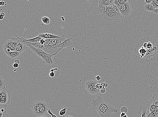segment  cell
<instances>
[{
	"mask_svg": "<svg viewBox=\"0 0 158 117\" xmlns=\"http://www.w3.org/2000/svg\"><path fill=\"white\" fill-rule=\"evenodd\" d=\"M134 58L137 63L146 65L158 60V37L153 35L142 38L136 44Z\"/></svg>",
	"mask_w": 158,
	"mask_h": 117,
	"instance_id": "cell-1",
	"label": "cell"
},
{
	"mask_svg": "<svg viewBox=\"0 0 158 117\" xmlns=\"http://www.w3.org/2000/svg\"><path fill=\"white\" fill-rule=\"evenodd\" d=\"M91 103L92 107L101 117H110L113 113L118 112V108L108 102L100 96L92 99Z\"/></svg>",
	"mask_w": 158,
	"mask_h": 117,
	"instance_id": "cell-2",
	"label": "cell"
},
{
	"mask_svg": "<svg viewBox=\"0 0 158 117\" xmlns=\"http://www.w3.org/2000/svg\"><path fill=\"white\" fill-rule=\"evenodd\" d=\"M66 40L64 35L61 36L59 38L45 39V43L42 50L50 54L56 55L62 50L60 45Z\"/></svg>",
	"mask_w": 158,
	"mask_h": 117,
	"instance_id": "cell-3",
	"label": "cell"
},
{
	"mask_svg": "<svg viewBox=\"0 0 158 117\" xmlns=\"http://www.w3.org/2000/svg\"><path fill=\"white\" fill-rule=\"evenodd\" d=\"M28 47L35 55L41 58L44 64L48 65H50L53 64L52 57L54 55L46 53L40 48H36L31 46H28Z\"/></svg>",
	"mask_w": 158,
	"mask_h": 117,
	"instance_id": "cell-4",
	"label": "cell"
},
{
	"mask_svg": "<svg viewBox=\"0 0 158 117\" xmlns=\"http://www.w3.org/2000/svg\"><path fill=\"white\" fill-rule=\"evenodd\" d=\"M121 15L127 17L130 14L132 9V4L130 2H128L125 4L117 6Z\"/></svg>",
	"mask_w": 158,
	"mask_h": 117,
	"instance_id": "cell-5",
	"label": "cell"
},
{
	"mask_svg": "<svg viewBox=\"0 0 158 117\" xmlns=\"http://www.w3.org/2000/svg\"><path fill=\"white\" fill-rule=\"evenodd\" d=\"M97 83L96 81L93 80H90L86 83V88L89 94L94 95L99 92L100 90L96 88Z\"/></svg>",
	"mask_w": 158,
	"mask_h": 117,
	"instance_id": "cell-6",
	"label": "cell"
},
{
	"mask_svg": "<svg viewBox=\"0 0 158 117\" xmlns=\"http://www.w3.org/2000/svg\"><path fill=\"white\" fill-rule=\"evenodd\" d=\"M121 15L118 7L116 5L114 4L113 5L112 11L110 13L104 16L103 17L107 20H112L117 19Z\"/></svg>",
	"mask_w": 158,
	"mask_h": 117,
	"instance_id": "cell-7",
	"label": "cell"
},
{
	"mask_svg": "<svg viewBox=\"0 0 158 117\" xmlns=\"http://www.w3.org/2000/svg\"><path fill=\"white\" fill-rule=\"evenodd\" d=\"M11 97H1L0 96V105L6 108L9 104Z\"/></svg>",
	"mask_w": 158,
	"mask_h": 117,
	"instance_id": "cell-8",
	"label": "cell"
},
{
	"mask_svg": "<svg viewBox=\"0 0 158 117\" xmlns=\"http://www.w3.org/2000/svg\"><path fill=\"white\" fill-rule=\"evenodd\" d=\"M156 108L157 107L154 103L153 100L152 98H151L147 104V109L150 111V112H152L155 110Z\"/></svg>",
	"mask_w": 158,
	"mask_h": 117,
	"instance_id": "cell-9",
	"label": "cell"
},
{
	"mask_svg": "<svg viewBox=\"0 0 158 117\" xmlns=\"http://www.w3.org/2000/svg\"><path fill=\"white\" fill-rule=\"evenodd\" d=\"M25 39L23 41L22 43L26 45L27 46H31L36 48H40L41 49H43L44 48V45H41L40 43H30L27 41L25 40Z\"/></svg>",
	"mask_w": 158,
	"mask_h": 117,
	"instance_id": "cell-10",
	"label": "cell"
},
{
	"mask_svg": "<svg viewBox=\"0 0 158 117\" xmlns=\"http://www.w3.org/2000/svg\"><path fill=\"white\" fill-rule=\"evenodd\" d=\"M38 35L40 36V37L45 39H52V38H59L61 37V36H58V35H54V34L47 33H40Z\"/></svg>",
	"mask_w": 158,
	"mask_h": 117,
	"instance_id": "cell-11",
	"label": "cell"
},
{
	"mask_svg": "<svg viewBox=\"0 0 158 117\" xmlns=\"http://www.w3.org/2000/svg\"><path fill=\"white\" fill-rule=\"evenodd\" d=\"M99 6L106 7L108 6H113L114 5V1L113 0H100L99 1Z\"/></svg>",
	"mask_w": 158,
	"mask_h": 117,
	"instance_id": "cell-12",
	"label": "cell"
},
{
	"mask_svg": "<svg viewBox=\"0 0 158 117\" xmlns=\"http://www.w3.org/2000/svg\"><path fill=\"white\" fill-rule=\"evenodd\" d=\"M27 45L23 43L22 42H21L17 46L16 50V51L21 53L27 48Z\"/></svg>",
	"mask_w": 158,
	"mask_h": 117,
	"instance_id": "cell-13",
	"label": "cell"
},
{
	"mask_svg": "<svg viewBox=\"0 0 158 117\" xmlns=\"http://www.w3.org/2000/svg\"><path fill=\"white\" fill-rule=\"evenodd\" d=\"M4 52L5 54L7 55L8 56H9L11 58L13 59L17 58L20 55L21 53L19 52H18L17 51H10V52H8L6 51V50H4Z\"/></svg>",
	"mask_w": 158,
	"mask_h": 117,
	"instance_id": "cell-14",
	"label": "cell"
},
{
	"mask_svg": "<svg viewBox=\"0 0 158 117\" xmlns=\"http://www.w3.org/2000/svg\"><path fill=\"white\" fill-rule=\"evenodd\" d=\"M16 37H13L10 40L8 41L4 45V49H10L11 48L13 45L16 41Z\"/></svg>",
	"mask_w": 158,
	"mask_h": 117,
	"instance_id": "cell-15",
	"label": "cell"
},
{
	"mask_svg": "<svg viewBox=\"0 0 158 117\" xmlns=\"http://www.w3.org/2000/svg\"><path fill=\"white\" fill-rule=\"evenodd\" d=\"M72 44V38L70 37L68 39H66L65 41L61 43L60 46H61V48L62 49L64 48L71 46Z\"/></svg>",
	"mask_w": 158,
	"mask_h": 117,
	"instance_id": "cell-16",
	"label": "cell"
},
{
	"mask_svg": "<svg viewBox=\"0 0 158 117\" xmlns=\"http://www.w3.org/2000/svg\"><path fill=\"white\" fill-rule=\"evenodd\" d=\"M31 108L34 113L37 116H39V111L40 108L37 105L36 103H34L31 106Z\"/></svg>",
	"mask_w": 158,
	"mask_h": 117,
	"instance_id": "cell-17",
	"label": "cell"
},
{
	"mask_svg": "<svg viewBox=\"0 0 158 117\" xmlns=\"http://www.w3.org/2000/svg\"><path fill=\"white\" fill-rule=\"evenodd\" d=\"M49 105H48L40 108L39 116H44L48 115V109H49Z\"/></svg>",
	"mask_w": 158,
	"mask_h": 117,
	"instance_id": "cell-18",
	"label": "cell"
},
{
	"mask_svg": "<svg viewBox=\"0 0 158 117\" xmlns=\"http://www.w3.org/2000/svg\"><path fill=\"white\" fill-rule=\"evenodd\" d=\"M147 108L143 106H141L139 108L138 112L141 115V117H147Z\"/></svg>",
	"mask_w": 158,
	"mask_h": 117,
	"instance_id": "cell-19",
	"label": "cell"
},
{
	"mask_svg": "<svg viewBox=\"0 0 158 117\" xmlns=\"http://www.w3.org/2000/svg\"><path fill=\"white\" fill-rule=\"evenodd\" d=\"M42 38H43L38 35L37 37H34L33 38H30V39H25V40L30 43H39L40 41Z\"/></svg>",
	"mask_w": 158,
	"mask_h": 117,
	"instance_id": "cell-20",
	"label": "cell"
},
{
	"mask_svg": "<svg viewBox=\"0 0 158 117\" xmlns=\"http://www.w3.org/2000/svg\"><path fill=\"white\" fill-rule=\"evenodd\" d=\"M144 9L146 10L149 12H152L154 11V10L155 9L153 5L152 4H145L144 7Z\"/></svg>",
	"mask_w": 158,
	"mask_h": 117,
	"instance_id": "cell-21",
	"label": "cell"
},
{
	"mask_svg": "<svg viewBox=\"0 0 158 117\" xmlns=\"http://www.w3.org/2000/svg\"><path fill=\"white\" fill-rule=\"evenodd\" d=\"M6 82L0 76V90L6 88Z\"/></svg>",
	"mask_w": 158,
	"mask_h": 117,
	"instance_id": "cell-22",
	"label": "cell"
},
{
	"mask_svg": "<svg viewBox=\"0 0 158 117\" xmlns=\"http://www.w3.org/2000/svg\"><path fill=\"white\" fill-rule=\"evenodd\" d=\"M113 7V6H108L106 7V8L105 13H104L103 15L102 16V17L110 13L112 11Z\"/></svg>",
	"mask_w": 158,
	"mask_h": 117,
	"instance_id": "cell-23",
	"label": "cell"
},
{
	"mask_svg": "<svg viewBox=\"0 0 158 117\" xmlns=\"http://www.w3.org/2000/svg\"><path fill=\"white\" fill-rule=\"evenodd\" d=\"M127 0H114V4L116 6L119 5L125 4L128 2Z\"/></svg>",
	"mask_w": 158,
	"mask_h": 117,
	"instance_id": "cell-24",
	"label": "cell"
},
{
	"mask_svg": "<svg viewBox=\"0 0 158 117\" xmlns=\"http://www.w3.org/2000/svg\"><path fill=\"white\" fill-rule=\"evenodd\" d=\"M35 103H36L37 105L40 108L45 106L49 105V104L44 101H40L36 102Z\"/></svg>",
	"mask_w": 158,
	"mask_h": 117,
	"instance_id": "cell-25",
	"label": "cell"
},
{
	"mask_svg": "<svg viewBox=\"0 0 158 117\" xmlns=\"http://www.w3.org/2000/svg\"><path fill=\"white\" fill-rule=\"evenodd\" d=\"M152 98L153 100L154 103L156 106L158 107V94H156L152 95Z\"/></svg>",
	"mask_w": 158,
	"mask_h": 117,
	"instance_id": "cell-26",
	"label": "cell"
},
{
	"mask_svg": "<svg viewBox=\"0 0 158 117\" xmlns=\"http://www.w3.org/2000/svg\"><path fill=\"white\" fill-rule=\"evenodd\" d=\"M41 21L43 23L45 24H49L50 23V18L47 17H43L41 18Z\"/></svg>",
	"mask_w": 158,
	"mask_h": 117,
	"instance_id": "cell-27",
	"label": "cell"
},
{
	"mask_svg": "<svg viewBox=\"0 0 158 117\" xmlns=\"http://www.w3.org/2000/svg\"><path fill=\"white\" fill-rule=\"evenodd\" d=\"M67 107L66 106H64L62 107V109L60 111V115L61 116L65 115L67 112Z\"/></svg>",
	"mask_w": 158,
	"mask_h": 117,
	"instance_id": "cell-28",
	"label": "cell"
},
{
	"mask_svg": "<svg viewBox=\"0 0 158 117\" xmlns=\"http://www.w3.org/2000/svg\"><path fill=\"white\" fill-rule=\"evenodd\" d=\"M51 72H54L55 74V76H59L60 74V70L58 68H55V69H51Z\"/></svg>",
	"mask_w": 158,
	"mask_h": 117,
	"instance_id": "cell-29",
	"label": "cell"
},
{
	"mask_svg": "<svg viewBox=\"0 0 158 117\" xmlns=\"http://www.w3.org/2000/svg\"><path fill=\"white\" fill-rule=\"evenodd\" d=\"M121 112L125 113H126L128 111V109L125 107H123L121 109Z\"/></svg>",
	"mask_w": 158,
	"mask_h": 117,
	"instance_id": "cell-30",
	"label": "cell"
},
{
	"mask_svg": "<svg viewBox=\"0 0 158 117\" xmlns=\"http://www.w3.org/2000/svg\"><path fill=\"white\" fill-rule=\"evenodd\" d=\"M48 113H49V114L51 115V117H57L56 115L53 114V113L51 111V110H50L49 108L48 109Z\"/></svg>",
	"mask_w": 158,
	"mask_h": 117,
	"instance_id": "cell-31",
	"label": "cell"
},
{
	"mask_svg": "<svg viewBox=\"0 0 158 117\" xmlns=\"http://www.w3.org/2000/svg\"><path fill=\"white\" fill-rule=\"evenodd\" d=\"M152 0H145V4H151Z\"/></svg>",
	"mask_w": 158,
	"mask_h": 117,
	"instance_id": "cell-32",
	"label": "cell"
},
{
	"mask_svg": "<svg viewBox=\"0 0 158 117\" xmlns=\"http://www.w3.org/2000/svg\"><path fill=\"white\" fill-rule=\"evenodd\" d=\"M49 76L51 77H53L55 76V73L54 72H51L49 73Z\"/></svg>",
	"mask_w": 158,
	"mask_h": 117,
	"instance_id": "cell-33",
	"label": "cell"
},
{
	"mask_svg": "<svg viewBox=\"0 0 158 117\" xmlns=\"http://www.w3.org/2000/svg\"><path fill=\"white\" fill-rule=\"evenodd\" d=\"M45 42H46V41H45V39L43 38L40 41V42L39 43H40L41 45H44L45 43Z\"/></svg>",
	"mask_w": 158,
	"mask_h": 117,
	"instance_id": "cell-34",
	"label": "cell"
},
{
	"mask_svg": "<svg viewBox=\"0 0 158 117\" xmlns=\"http://www.w3.org/2000/svg\"><path fill=\"white\" fill-rule=\"evenodd\" d=\"M19 66V64H18L17 63H15L13 64V67L14 68H18Z\"/></svg>",
	"mask_w": 158,
	"mask_h": 117,
	"instance_id": "cell-35",
	"label": "cell"
},
{
	"mask_svg": "<svg viewBox=\"0 0 158 117\" xmlns=\"http://www.w3.org/2000/svg\"><path fill=\"white\" fill-rule=\"evenodd\" d=\"M6 4L5 2L3 1H1L0 2V5L1 6H4Z\"/></svg>",
	"mask_w": 158,
	"mask_h": 117,
	"instance_id": "cell-36",
	"label": "cell"
},
{
	"mask_svg": "<svg viewBox=\"0 0 158 117\" xmlns=\"http://www.w3.org/2000/svg\"><path fill=\"white\" fill-rule=\"evenodd\" d=\"M158 2V0H152L151 4L154 5V4H155L156 3H157Z\"/></svg>",
	"mask_w": 158,
	"mask_h": 117,
	"instance_id": "cell-37",
	"label": "cell"
},
{
	"mask_svg": "<svg viewBox=\"0 0 158 117\" xmlns=\"http://www.w3.org/2000/svg\"><path fill=\"white\" fill-rule=\"evenodd\" d=\"M1 111L4 114H6L7 113V111L6 110L4 109H1Z\"/></svg>",
	"mask_w": 158,
	"mask_h": 117,
	"instance_id": "cell-38",
	"label": "cell"
},
{
	"mask_svg": "<svg viewBox=\"0 0 158 117\" xmlns=\"http://www.w3.org/2000/svg\"><path fill=\"white\" fill-rule=\"evenodd\" d=\"M153 13L155 14H158V8L155 9L154 10V11L153 12Z\"/></svg>",
	"mask_w": 158,
	"mask_h": 117,
	"instance_id": "cell-39",
	"label": "cell"
},
{
	"mask_svg": "<svg viewBox=\"0 0 158 117\" xmlns=\"http://www.w3.org/2000/svg\"><path fill=\"white\" fill-rule=\"evenodd\" d=\"M5 14L4 13L2 12L0 14V16L1 17H5Z\"/></svg>",
	"mask_w": 158,
	"mask_h": 117,
	"instance_id": "cell-40",
	"label": "cell"
},
{
	"mask_svg": "<svg viewBox=\"0 0 158 117\" xmlns=\"http://www.w3.org/2000/svg\"><path fill=\"white\" fill-rule=\"evenodd\" d=\"M155 9L158 8V2L156 3L155 4L153 5Z\"/></svg>",
	"mask_w": 158,
	"mask_h": 117,
	"instance_id": "cell-41",
	"label": "cell"
},
{
	"mask_svg": "<svg viewBox=\"0 0 158 117\" xmlns=\"http://www.w3.org/2000/svg\"><path fill=\"white\" fill-rule=\"evenodd\" d=\"M95 78H96V79L97 80H98V81H99V80H100H100V79H101V78L100 77V76H96V77H95Z\"/></svg>",
	"mask_w": 158,
	"mask_h": 117,
	"instance_id": "cell-42",
	"label": "cell"
},
{
	"mask_svg": "<svg viewBox=\"0 0 158 117\" xmlns=\"http://www.w3.org/2000/svg\"><path fill=\"white\" fill-rule=\"evenodd\" d=\"M15 63H17L18 64H19L20 63V61L19 60L17 59V60H16L15 61Z\"/></svg>",
	"mask_w": 158,
	"mask_h": 117,
	"instance_id": "cell-43",
	"label": "cell"
},
{
	"mask_svg": "<svg viewBox=\"0 0 158 117\" xmlns=\"http://www.w3.org/2000/svg\"><path fill=\"white\" fill-rule=\"evenodd\" d=\"M126 113H125L121 112V114H120V117H123V116L126 114Z\"/></svg>",
	"mask_w": 158,
	"mask_h": 117,
	"instance_id": "cell-44",
	"label": "cell"
},
{
	"mask_svg": "<svg viewBox=\"0 0 158 117\" xmlns=\"http://www.w3.org/2000/svg\"><path fill=\"white\" fill-rule=\"evenodd\" d=\"M63 117H73L72 116L69 115H65L63 116Z\"/></svg>",
	"mask_w": 158,
	"mask_h": 117,
	"instance_id": "cell-45",
	"label": "cell"
},
{
	"mask_svg": "<svg viewBox=\"0 0 158 117\" xmlns=\"http://www.w3.org/2000/svg\"><path fill=\"white\" fill-rule=\"evenodd\" d=\"M3 114V113L1 111V112H0V116H1V117H2Z\"/></svg>",
	"mask_w": 158,
	"mask_h": 117,
	"instance_id": "cell-46",
	"label": "cell"
},
{
	"mask_svg": "<svg viewBox=\"0 0 158 117\" xmlns=\"http://www.w3.org/2000/svg\"><path fill=\"white\" fill-rule=\"evenodd\" d=\"M48 115H45L44 116H36V117H48Z\"/></svg>",
	"mask_w": 158,
	"mask_h": 117,
	"instance_id": "cell-47",
	"label": "cell"
},
{
	"mask_svg": "<svg viewBox=\"0 0 158 117\" xmlns=\"http://www.w3.org/2000/svg\"><path fill=\"white\" fill-rule=\"evenodd\" d=\"M61 18H62V19L63 20V21H65V20L64 17H61Z\"/></svg>",
	"mask_w": 158,
	"mask_h": 117,
	"instance_id": "cell-48",
	"label": "cell"
},
{
	"mask_svg": "<svg viewBox=\"0 0 158 117\" xmlns=\"http://www.w3.org/2000/svg\"><path fill=\"white\" fill-rule=\"evenodd\" d=\"M123 117H128V116H127V115H126V114L124 115L123 116Z\"/></svg>",
	"mask_w": 158,
	"mask_h": 117,
	"instance_id": "cell-49",
	"label": "cell"
},
{
	"mask_svg": "<svg viewBox=\"0 0 158 117\" xmlns=\"http://www.w3.org/2000/svg\"><path fill=\"white\" fill-rule=\"evenodd\" d=\"M1 18V20H2L3 19L4 17H1V18Z\"/></svg>",
	"mask_w": 158,
	"mask_h": 117,
	"instance_id": "cell-50",
	"label": "cell"
},
{
	"mask_svg": "<svg viewBox=\"0 0 158 117\" xmlns=\"http://www.w3.org/2000/svg\"><path fill=\"white\" fill-rule=\"evenodd\" d=\"M48 117H50V116H48Z\"/></svg>",
	"mask_w": 158,
	"mask_h": 117,
	"instance_id": "cell-51",
	"label": "cell"
}]
</instances>
